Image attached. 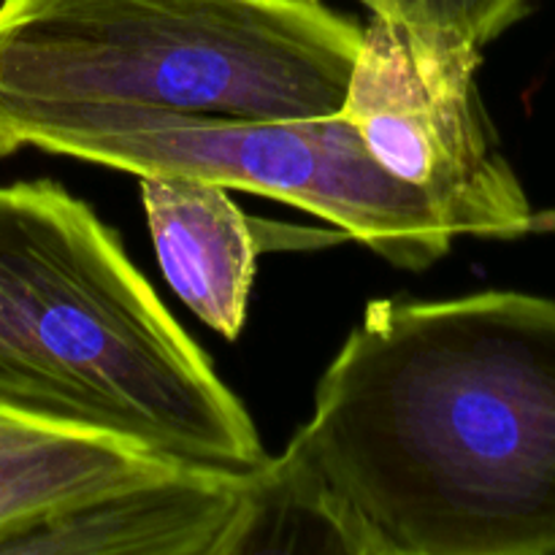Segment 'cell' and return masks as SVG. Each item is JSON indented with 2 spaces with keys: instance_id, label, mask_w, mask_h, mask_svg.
I'll list each match as a JSON object with an SVG mask.
<instances>
[{
  "instance_id": "cell-1",
  "label": "cell",
  "mask_w": 555,
  "mask_h": 555,
  "mask_svg": "<svg viewBox=\"0 0 555 555\" xmlns=\"http://www.w3.org/2000/svg\"><path fill=\"white\" fill-rule=\"evenodd\" d=\"M260 482L334 551L555 553V301H372Z\"/></svg>"
},
{
  "instance_id": "cell-2",
  "label": "cell",
  "mask_w": 555,
  "mask_h": 555,
  "mask_svg": "<svg viewBox=\"0 0 555 555\" xmlns=\"http://www.w3.org/2000/svg\"><path fill=\"white\" fill-rule=\"evenodd\" d=\"M0 410L179 469H269L242 401L101 217L63 184H0Z\"/></svg>"
},
{
  "instance_id": "cell-3",
  "label": "cell",
  "mask_w": 555,
  "mask_h": 555,
  "mask_svg": "<svg viewBox=\"0 0 555 555\" xmlns=\"http://www.w3.org/2000/svg\"><path fill=\"white\" fill-rule=\"evenodd\" d=\"M361 38L356 20L320 0H0V114L130 103L331 117Z\"/></svg>"
},
{
  "instance_id": "cell-4",
  "label": "cell",
  "mask_w": 555,
  "mask_h": 555,
  "mask_svg": "<svg viewBox=\"0 0 555 555\" xmlns=\"http://www.w3.org/2000/svg\"><path fill=\"white\" fill-rule=\"evenodd\" d=\"M27 146L135 177L179 173L285 201L406 271H426L453 247L426 195L383 171L341 114L233 119L130 103L0 114V157Z\"/></svg>"
},
{
  "instance_id": "cell-5",
  "label": "cell",
  "mask_w": 555,
  "mask_h": 555,
  "mask_svg": "<svg viewBox=\"0 0 555 555\" xmlns=\"http://www.w3.org/2000/svg\"><path fill=\"white\" fill-rule=\"evenodd\" d=\"M480 52L455 33L372 14L339 114L383 171L426 195L450 236L515 238L534 222L480 103Z\"/></svg>"
},
{
  "instance_id": "cell-6",
  "label": "cell",
  "mask_w": 555,
  "mask_h": 555,
  "mask_svg": "<svg viewBox=\"0 0 555 555\" xmlns=\"http://www.w3.org/2000/svg\"><path fill=\"white\" fill-rule=\"evenodd\" d=\"M258 477L171 469L0 534V555H233L258 515Z\"/></svg>"
},
{
  "instance_id": "cell-7",
  "label": "cell",
  "mask_w": 555,
  "mask_h": 555,
  "mask_svg": "<svg viewBox=\"0 0 555 555\" xmlns=\"http://www.w3.org/2000/svg\"><path fill=\"white\" fill-rule=\"evenodd\" d=\"M157 263L184 307L222 339H238L258 271L255 222L206 179L141 177Z\"/></svg>"
},
{
  "instance_id": "cell-8",
  "label": "cell",
  "mask_w": 555,
  "mask_h": 555,
  "mask_svg": "<svg viewBox=\"0 0 555 555\" xmlns=\"http://www.w3.org/2000/svg\"><path fill=\"white\" fill-rule=\"evenodd\" d=\"M171 469L112 437L0 410V534Z\"/></svg>"
},
{
  "instance_id": "cell-9",
  "label": "cell",
  "mask_w": 555,
  "mask_h": 555,
  "mask_svg": "<svg viewBox=\"0 0 555 555\" xmlns=\"http://www.w3.org/2000/svg\"><path fill=\"white\" fill-rule=\"evenodd\" d=\"M372 14L455 33L486 47L526 11L529 0H361Z\"/></svg>"
}]
</instances>
